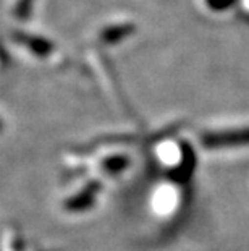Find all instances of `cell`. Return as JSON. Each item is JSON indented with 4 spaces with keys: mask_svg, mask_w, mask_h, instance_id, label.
Listing matches in <instances>:
<instances>
[{
    "mask_svg": "<svg viewBox=\"0 0 249 251\" xmlns=\"http://www.w3.org/2000/svg\"><path fill=\"white\" fill-rule=\"evenodd\" d=\"M249 141V131H243V133H228V135H220V136H209L205 143L212 144H230V143H248Z\"/></svg>",
    "mask_w": 249,
    "mask_h": 251,
    "instance_id": "1",
    "label": "cell"
}]
</instances>
